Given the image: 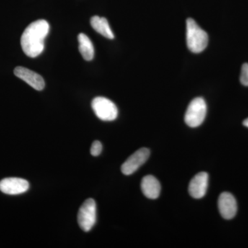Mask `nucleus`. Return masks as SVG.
I'll list each match as a JSON object with an SVG mask.
<instances>
[{"instance_id":"4468645a","label":"nucleus","mask_w":248,"mask_h":248,"mask_svg":"<svg viewBox=\"0 0 248 248\" xmlns=\"http://www.w3.org/2000/svg\"><path fill=\"white\" fill-rule=\"evenodd\" d=\"M240 81L244 86H248V63H244L241 68Z\"/></svg>"},{"instance_id":"39448f33","label":"nucleus","mask_w":248,"mask_h":248,"mask_svg":"<svg viewBox=\"0 0 248 248\" xmlns=\"http://www.w3.org/2000/svg\"><path fill=\"white\" fill-rule=\"evenodd\" d=\"M92 108L98 118L105 122L115 120L118 115L115 104L106 97L94 98L92 102Z\"/></svg>"},{"instance_id":"9d476101","label":"nucleus","mask_w":248,"mask_h":248,"mask_svg":"<svg viewBox=\"0 0 248 248\" xmlns=\"http://www.w3.org/2000/svg\"><path fill=\"white\" fill-rule=\"evenodd\" d=\"M208 174L207 172H200L192 178L189 184V193L195 199H202L206 194L208 187Z\"/></svg>"},{"instance_id":"f8f14e48","label":"nucleus","mask_w":248,"mask_h":248,"mask_svg":"<svg viewBox=\"0 0 248 248\" xmlns=\"http://www.w3.org/2000/svg\"><path fill=\"white\" fill-rule=\"evenodd\" d=\"M91 24L94 31L98 33L101 34L108 39L112 40L115 37L113 32L111 31L108 22L105 17H100L99 16H94L91 18Z\"/></svg>"},{"instance_id":"f257e3e1","label":"nucleus","mask_w":248,"mask_h":248,"mask_svg":"<svg viewBox=\"0 0 248 248\" xmlns=\"http://www.w3.org/2000/svg\"><path fill=\"white\" fill-rule=\"evenodd\" d=\"M49 32V24L45 19H39L28 26L21 37V46L24 53L36 58L45 49V40Z\"/></svg>"},{"instance_id":"423d86ee","label":"nucleus","mask_w":248,"mask_h":248,"mask_svg":"<svg viewBox=\"0 0 248 248\" xmlns=\"http://www.w3.org/2000/svg\"><path fill=\"white\" fill-rule=\"evenodd\" d=\"M150 156V151L146 148H140L131 156H129L126 161L122 166V172L125 175H130L144 164Z\"/></svg>"},{"instance_id":"2eb2a0df","label":"nucleus","mask_w":248,"mask_h":248,"mask_svg":"<svg viewBox=\"0 0 248 248\" xmlns=\"http://www.w3.org/2000/svg\"><path fill=\"white\" fill-rule=\"evenodd\" d=\"M102 144L99 141H94L93 142L92 146L91 148V153L93 156H97L101 154L102 151Z\"/></svg>"},{"instance_id":"20e7f679","label":"nucleus","mask_w":248,"mask_h":248,"mask_svg":"<svg viewBox=\"0 0 248 248\" xmlns=\"http://www.w3.org/2000/svg\"><path fill=\"white\" fill-rule=\"evenodd\" d=\"M78 221L82 231H91L97 221V205L94 200L85 201L78 212Z\"/></svg>"},{"instance_id":"6e6552de","label":"nucleus","mask_w":248,"mask_h":248,"mask_svg":"<svg viewBox=\"0 0 248 248\" xmlns=\"http://www.w3.org/2000/svg\"><path fill=\"white\" fill-rule=\"evenodd\" d=\"M220 214L225 219H232L237 213V203L234 196L229 192H223L218 200Z\"/></svg>"},{"instance_id":"1a4fd4ad","label":"nucleus","mask_w":248,"mask_h":248,"mask_svg":"<svg viewBox=\"0 0 248 248\" xmlns=\"http://www.w3.org/2000/svg\"><path fill=\"white\" fill-rule=\"evenodd\" d=\"M14 74L37 91H42L45 89V80L35 72L24 67L18 66L15 68Z\"/></svg>"},{"instance_id":"f03ea898","label":"nucleus","mask_w":248,"mask_h":248,"mask_svg":"<svg viewBox=\"0 0 248 248\" xmlns=\"http://www.w3.org/2000/svg\"><path fill=\"white\" fill-rule=\"evenodd\" d=\"M187 45L192 53L203 51L208 44V35L192 18L186 21Z\"/></svg>"},{"instance_id":"9b49d317","label":"nucleus","mask_w":248,"mask_h":248,"mask_svg":"<svg viewBox=\"0 0 248 248\" xmlns=\"http://www.w3.org/2000/svg\"><path fill=\"white\" fill-rule=\"evenodd\" d=\"M141 187L143 195L151 200L157 199L161 192V185L159 181L152 175L146 176L143 178Z\"/></svg>"},{"instance_id":"dca6fc26","label":"nucleus","mask_w":248,"mask_h":248,"mask_svg":"<svg viewBox=\"0 0 248 248\" xmlns=\"http://www.w3.org/2000/svg\"><path fill=\"white\" fill-rule=\"evenodd\" d=\"M244 125H245V126L247 127V128H248V118L246 119V120L244 121Z\"/></svg>"},{"instance_id":"7ed1b4c3","label":"nucleus","mask_w":248,"mask_h":248,"mask_svg":"<svg viewBox=\"0 0 248 248\" xmlns=\"http://www.w3.org/2000/svg\"><path fill=\"white\" fill-rule=\"evenodd\" d=\"M207 112V106L202 97L194 99L189 104L185 115V122L191 128H197L203 123Z\"/></svg>"},{"instance_id":"0eeeda50","label":"nucleus","mask_w":248,"mask_h":248,"mask_svg":"<svg viewBox=\"0 0 248 248\" xmlns=\"http://www.w3.org/2000/svg\"><path fill=\"white\" fill-rule=\"evenodd\" d=\"M29 188V183L21 178H6L0 182V190L6 195H20L27 192Z\"/></svg>"},{"instance_id":"ddd939ff","label":"nucleus","mask_w":248,"mask_h":248,"mask_svg":"<svg viewBox=\"0 0 248 248\" xmlns=\"http://www.w3.org/2000/svg\"><path fill=\"white\" fill-rule=\"evenodd\" d=\"M79 50L81 56L86 61H91L94 58V47L89 37L84 33L78 35Z\"/></svg>"}]
</instances>
